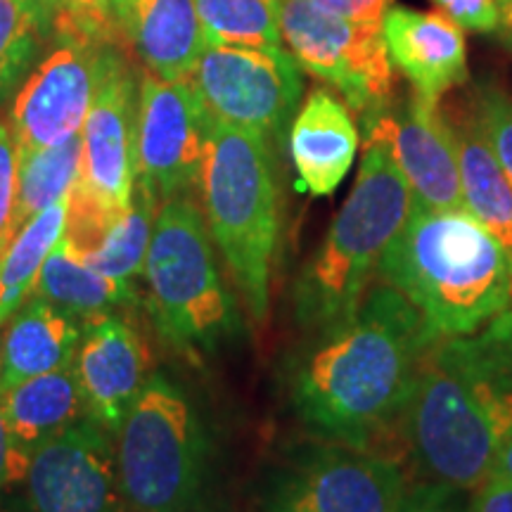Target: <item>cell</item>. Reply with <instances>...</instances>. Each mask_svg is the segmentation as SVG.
Returning <instances> with one entry per match:
<instances>
[{"mask_svg": "<svg viewBox=\"0 0 512 512\" xmlns=\"http://www.w3.org/2000/svg\"><path fill=\"white\" fill-rule=\"evenodd\" d=\"M434 344L392 285H375L347 318L313 332L290 373V403L318 439L375 451L403 420L422 356Z\"/></svg>", "mask_w": 512, "mask_h": 512, "instance_id": "cell-1", "label": "cell"}, {"mask_svg": "<svg viewBox=\"0 0 512 512\" xmlns=\"http://www.w3.org/2000/svg\"><path fill=\"white\" fill-rule=\"evenodd\" d=\"M401 427L427 482L472 491L489 477L512 427L510 311L427 349Z\"/></svg>", "mask_w": 512, "mask_h": 512, "instance_id": "cell-2", "label": "cell"}, {"mask_svg": "<svg viewBox=\"0 0 512 512\" xmlns=\"http://www.w3.org/2000/svg\"><path fill=\"white\" fill-rule=\"evenodd\" d=\"M377 275L418 309L434 342L482 330L512 302V261L467 209L413 204Z\"/></svg>", "mask_w": 512, "mask_h": 512, "instance_id": "cell-3", "label": "cell"}, {"mask_svg": "<svg viewBox=\"0 0 512 512\" xmlns=\"http://www.w3.org/2000/svg\"><path fill=\"white\" fill-rule=\"evenodd\" d=\"M413 204L387 143L366 140L354 188L294 285V316L304 330L328 328L361 304Z\"/></svg>", "mask_w": 512, "mask_h": 512, "instance_id": "cell-4", "label": "cell"}, {"mask_svg": "<svg viewBox=\"0 0 512 512\" xmlns=\"http://www.w3.org/2000/svg\"><path fill=\"white\" fill-rule=\"evenodd\" d=\"M200 192L211 242L249 316L264 323L280 242V197L268 140L209 117Z\"/></svg>", "mask_w": 512, "mask_h": 512, "instance_id": "cell-5", "label": "cell"}, {"mask_svg": "<svg viewBox=\"0 0 512 512\" xmlns=\"http://www.w3.org/2000/svg\"><path fill=\"white\" fill-rule=\"evenodd\" d=\"M121 494L131 512H211L214 456L188 394L155 373L114 434Z\"/></svg>", "mask_w": 512, "mask_h": 512, "instance_id": "cell-6", "label": "cell"}, {"mask_svg": "<svg viewBox=\"0 0 512 512\" xmlns=\"http://www.w3.org/2000/svg\"><path fill=\"white\" fill-rule=\"evenodd\" d=\"M143 275L159 335L181 354H214L240 332L238 304L223 283L207 219L192 192L159 204Z\"/></svg>", "mask_w": 512, "mask_h": 512, "instance_id": "cell-7", "label": "cell"}, {"mask_svg": "<svg viewBox=\"0 0 512 512\" xmlns=\"http://www.w3.org/2000/svg\"><path fill=\"white\" fill-rule=\"evenodd\" d=\"M406 491L399 463L323 439L268 477L261 505L264 512H399Z\"/></svg>", "mask_w": 512, "mask_h": 512, "instance_id": "cell-8", "label": "cell"}, {"mask_svg": "<svg viewBox=\"0 0 512 512\" xmlns=\"http://www.w3.org/2000/svg\"><path fill=\"white\" fill-rule=\"evenodd\" d=\"M280 36L306 72L335 86L358 117L394 100V67L382 29H368L313 0H273Z\"/></svg>", "mask_w": 512, "mask_h": 512, "instance_id": "cell-9", "label": "cell"}, {"mask_svg": "<svg viewBox=\"0 0 512 512\" xmlns=\"http://www.w3.org/2000/svg\"><path fill=\"white\" fill-rule=\"evenodd\" d=\"M299 69L283 46H209L188 79L211 119L273 140L299 110Z\"/></svg>", "mask_w": 512, "mask_h": 512, "instance_id": "cell-10", "label": "cell"}, {"mask_svg": "<svg viewBox=\"0 0 512 512\" xmlns=\"http://www.w3.org/2000/svg\"><path fill=\"white\" fill-rule=\"evenodd\" d=\"M60 41L19 88L8 126L17 155L79 136L98 91L105 55L114 43L81 34H53Z\"/></svg>", "mask_w": 512, "mask_h": 512, "instance_id": "cell-11", "label": "cell"}, {"mask_svg": "<svg viewBox=\"0 0 512 512\" xmlns=\"http://www.w3.org/2000/svg\"><path fill=\"white\" fill-rule=\"evenodd\" d=\"M209 114L190 79L140 74L136 126V181L159 204L200 188Z\"/></svg>", "mask_w": 512, "mask_h": 512, "instance_id": "cell-12", "label": "cell"}, {"mask_svg": "<svg viewBox=\"0 0 512 512\" xmlns=\"http://www.w3.org/2000/svg\"><path fill=\"white\" fill-rule=\"evenodd\" d=\"M138 93L136 62L124 48L112 46L81 128V169L74 185L117 214L128 209L136 183Z\"/></svg>", "mask_w": 512, "mask_h": 512, "instance_id": "cell-13", "label": "cell"}, {"mask_svg": "<svg viewBox=\"0 0 512 512\" xmlns=\"http://www.w3.org/2000/svg\"><path fill=\"white\" fill-rule=\"evenodd\" d=\"M24 494L34 512H131L121 494L114 437L81 418L31 458Z\"/></svg>", "mask_w": 512, "mask_h": 512, "instance_id": "cell-14", "label": "cell"}, {"mask_svg": "<svg viewBox=\"0 0 512 512\" xmlns=\"http://www.w3.org/2000/svg\"><path fill=\"white\" fill-rule=\"evenodd\" d=\"M366 140H382L411 185L413 200L427 209H465L458 147L439 102L408 93L361 117Z\"/></svg>", "mask_w": 512, "mask_h": 512, "instance_id": "cell-15", "label": "cell"}, {"mask_svg": "<svg viewBox=\"0 0 512 512\" xmlns=\"http://www.w3.org/2000/svg\"><path fill=\"white\" fill-rule=\"evenodd\" d=\"M72 370L88 418L112 437L155 375L150 373V349L143 332L124 311L102 313L83 323Z\"/></svg>", "mask_w": 512, "mask_h": 512, "instance_id": "cell-16", "label": "cell"}, {"mask_svg": "<svg viewBox=\"0 0 512 512\" xmlns=\"http://www.w3.org/2000/svg\"><path fill=\"white\" fill-rule=\"evenodd\" d=\"M382 38L392 67L406 76L413 93L439 102L467 81L463 27L444 12H420L394 5L384 15Z\"/></svg>", "mask_w": 512, "mask_h": 512, "instance_id": "cell-17", "label": "cell"}, {"mask_svg": "<svg viewBox=\"0 0 512 512\" xmlns=\"http://www.w3.org/2000/svg\"><path fill=\"white\" fill-rule=\"evenodd\" d=\"M358 128L347 102L328 88H313L290 124L287 147L299 188L313 197H328L354 164Z\"/></svg>", "mask_w": 512, "mask_h": 512, "instance_id": "cell-18", "label": "cell"}, {"mask_svg": "<svg viewBox=\"0 0 512 512\" xmlns=\"http://www.w3.org/2000/svg\"><path fill=\"white\" fill-rule=\"evenodd\" d=\"M119 41L159 79H188L209 48L192 0H124Z\"/></svg>", "mask_w": 512, "mask_h": 512, "instance_id": "cell-19", "label": "cell"}, {"mask_svg": "<svg viewBox=\"0 0 512 512\" xmlns=\"http://www.w3.org/2000/svg\"><path fill=\"white\" fill-rule=\"evenodd\" d=\"M3 328L0 389H10L29 377L72 366L83 325L31 294Z\"/></svg>", "mask_w": 512, "mask_h": 512, "instance_id": "cell-20", "label": "cell"}, {"mask_svg": "<svg viewBox=\"0 0 512 512\" xmlns=\"http://www.w3.org/2000/svg\"><path fill=\"white\" fill-rule=\"evenodd\" d=\"M3 408L10 446L29 465L38 448L46 446L69 425L88 418L72 366L29 377L15 387L3 389Z\"/></svg>", "mask_w": 512, "mask_h": 512, "instance_id": "cell-21", "label": "cell"}, {"mask_svg": "<svg viewBox=\"0 0 512 512\" xmlns=\"http://www.w3.org/2000/svg\"><path fill=\"white\" fill-rule=\"evenodd\" d=\"M446 117L458 147L465 209L501 242L512 261V181L486 143L475 112Z\"/></svg>", "mask_w": 512, "mask_h": 512, "instance_id": "cell-22", "label": "cell"}, {"mask_svg": "<svg viewBox=\"0 0 512 512\" xmlns=\"http://www.w3.org/2000/svg\"><path fill=\"white\" fill-rule=\"evenodd\" d=\"M31 294L79 320L81 325L102 313L133 309L138 299L136 285L119 283L83 264L64 240V233L48 254Z\"/></svg>", "mask_w": 512, "mask_h": 512, "instance_id": "cell-23", "label": "cell"}, {"mask_svg": "<svg viewBox=\"0 0 512 512\" xmlns=\"http://www.w3.org/2000/svg\"><path fill=\"white\" fill-rule=\"evenodd\" d=\"M67 202L69 195L29 219L0 252V328L34 292L38 273L64 233Z\"/></svg>", "mask_w": 512, "mask_h": 512, "instance_id": "cell-24", "label": "cell"}, {"mask_svg": "<svg viewBox=\"0 0 512 512\" xmlns=\"http://www.w3.org/2000/svg\"><path fill=\"white\" fill-rule=\"evenodd\" d=\"M81 169V133L64 143L19 155L15 230L29 219L64 200Z\"/></svg>", "mask_w": 512, "mask_h": 512, "instance_id": "cell-25", "label": "cell"}, {"mask_svg": "<svg viewBox=\"0 0 512 512\" xmlns=\"http://www.w3.org/2000/svg\"><path fill=\"white\" fill-rule=\"evenodd\" d=\"M157 211L159 200L155 192L145 188L140 181L133 183L131 204H128L124 219L107 235L98 252L83 259V264L107 278L119 280V283H136L138 275H143Z\"/></svg>", "mask_w": 512, "mask_h": 512, "instance_id": "cell-26", "label": "cell"}, {"mask_svg": "<svg viewBox=\"0 0 512 512\" xmlns=\"http://www.w3.org/2000/svg\"><path fill=\"white\" fill-rule=\"evenodd\" d=\"M209 46L280 48L273 0H192Z\"/></svg>", "mask_w": 512, "mask_h": 512, "instance_id": "cell-27", "label": "cell"}, {"mask_svg": "<svg viewBox=\"0 0 512 512\" xmlns=\"http://www.w3.org/2000/svg\"><path fill=\"white\" fill-rule=\"evenodd\" d=\"M53 0H0V95L8 93L38 46L53 34Z\"/></svg>", "mask_w": 512, "mask_h": 512, "instance_id": "cell-28", "label": "cell"}, {"mask_svg": "<svg viewBox=\"0 0 512 512\" xmlns=\"http://www.w3.org/2000/svg\"><path fill=\"white\" fill-rule=\"evenodd\" d=\"M121 3L124 0H53V34H81L121 48Z\"/></svg>", "mask_w": 512, "mask_h": 512, "instance_id": "cell-29", "label": "cell"}, {"mask_svg": "<svg viewBox=\"0 0 512 512\" xmlns=\"http://www.w3.org/2000/svg\"><path fill=\"white\" fill-rule=\"evenodd\" d=\"M472 112L498 164L512 181V95L494 81L477 83Z\"/></svg>", "mask_w": 512, "mask_h": 512, "instance_id": "cell-30", "label": "cell"}, {"mask_svg": "<svg viewBox=\"0 0 512 512\" xmlns=\"http://www.w3.org/2000/svg\"><path fill=\"white\" fill-rule=\"evenodd\" d=\"M19 155L8 121H0V252L15 238Z\"/></svg>", "mask_w": 512, "mask_h": 512, "instance_id": "cell-31", "label": "cell"}, {"mask_svg": "<svg viewBox=\"0 0 512 512\" xmlns=\"http://www.w3.org/2000/svg\"><path fill=\"white\" fill-rule=\"evenodd\" d=\"M399 512H467V498L456 486L422 482L406 491Z\"/></svg>", "mask_w": 512, "mask_h": 512, "instance_id": "cell-32", "label": "cell"}, {"mask_svg": "<svg viewBox=\"0 0 512 512\" xmlns=\"http://www.w3.org/2000/svg\"><path fill=\"white\" fill-rule=\"evenodd\" d=\"M458 27L470 31H494L498 24L496 0H432Z\"/></svg>", "mask_w": 512, "mask_h": 512, "instance_id": "cell-33", "label": "cell"}, {"mask_svg": "<svg viewBox=\"0 0 512 512\" xmlns=\"http://www.w3.org/2000/svg\"><path fill=\"white\" fill-rule=\"evenodd\" d=\"M313 3L368 29H382L384 15L394 8V0H313Z\"/></svg>", "mask_w": 512, "mask_h": 512, "instance_id": "cell-34", "label": "cell"}, {"mask_svg": "<svg viewBox=\"0 0 512 512\" xmlns=\"http://www.w3.org/2000/svg\"><path fill=\"white\" fill-rule=\"evenodd\" d=\"M467 512H512V482L498 475H489L472 489Z\"/></svg>", "mask_w": 512, "mask_h": 512, "instance_id": "cell-35", "label": "cell"}, {"mask_svg": "<svg viewBox=\"0 0 512 512\" xmlns=\"http://www.w3.org/2000/svg\"><path fill=\"white\" fill-rule=\"evenodd\" d=\"M29 472V463L22 460L10 446L8 422H5V408H3V389H0V494L3 491L15 489L17 484H24Z\"/></svg>", "mask_w": 512, "mask_h": 512, "instance_id": "cell-36", "label": "cell"}, {"mask_svg": "<svg viewBox=\"0 0 512 512\" xmlns=\"http://www.w3.org/2000/svg\"><path fill=\"white\" fill-rule=\"evenodd\" d=\"M489 475H498V477H503V479H508V482H512V427L508 432H505L501 444H498L494 465H491Z\"/></svg>", "mask_w": 512, "mask_h": 512, "instance_id": "cell-37", "label": "cell"}, {"mask_svg": "<svg viewBox=\"0 0 512 512\" xmlns=\"http://www.w3.org/2000/svg\"><path fill=\"white\" fill-rule=\"evenodd\" d=\"M498 5V34L505 46L512 48V0H496Z\"/></svg>", "mask_w": 512, "mask_h": 512, "instance_id": "cell-38", "label": "cell"}, {"mask_svg": "<svg viewBox=\"0 0 512 512\" xmlns=\"http://www.w3.org/2000/svg\"><path fill=\"white\" fill-rule=\"evenodd\" d=\"M0 512H34L27 501V494H15V489L0 494Z\"/></svg>", "mask_w": 512, "mask_h": 512, "instance_id": "cell-39", "label": "cell"}, {"mask_svg": "<svg viewBox=\"0 0 512 512\" xmlns=\"http://www.w3.org/2000/svg\"><path fill=\"white\" fill-rule=\"evenodd\" d=\"M508 311H510V316H512V302H510V306H508Z\"/></svg>", "mask_w": 512, "mask_h": 512, "instance_id": "cell-40", "label": "cell"}]
</instances>
